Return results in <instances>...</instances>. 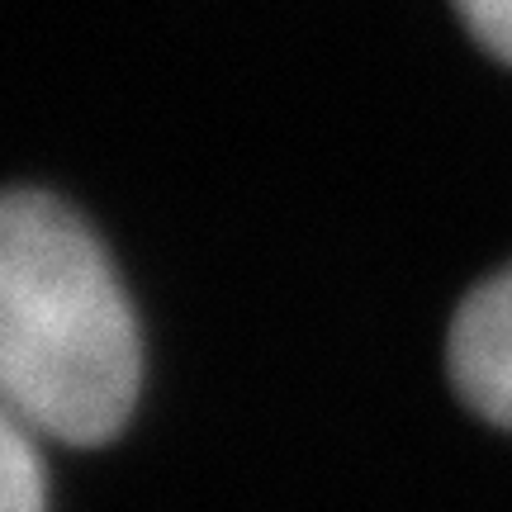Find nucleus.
<instances>
[{
  "label": "nucleus",
  "mask_w": 512,
  "mask_h": 512,
  "mask_svg": "<svg viewBox=\"0 0 512 512\" xmlns=\"http://www.w3.org/2000/svg\"><path fill=\"white\" fill-rule=\"evenodd\" d=\"M456 10L470 34L512 67V0H456Z\"/></svg>",
  "instance_id": "20e7f679"
},
{
  "label": "nucleus",
  "mask_w": 512,
  "mask_h": 512,
  "mask_svg": "<svg viewBox=\"0 0 512 512\" xmlns=\"http://www.w3.org/2000/svg\"><path fill=\"white\" fill-rule=\"evenodd\" d=\"M0 512H48L43 465L24 422L0 408Z\"/></svg>",
  "instance_id": "7ed1b4c3"
},
{
  "label": "nucleus",
  "mask_w": 512,
  "mask_h": 512,
  "mask_svg": "<svg viewBox=\"0 0 512 512\" xmlns=\"http://www.w3.org/2000/svg\"><path fill=\"white\" fill-rule=\"evenodd\" d=\"M138 323L110 256L43 190H0V408L67 446L124 432Z\"/></svg>",
  "instance_id": "f257e3e1"
},
{
  "label": "nucleus",
  "mask_w": 512,
  "mask_h": 512,
  "mask_svg": "<svg viewBox=\"0 0 512 512\" xmlns=\"http://www.w3.org/2000/svg\"><path fill=\"white\" fill-rule=\"evenodd\" d=\"M446 370L479 418L512 432V266L465 294L451 318Z\"/></svg>",
  "instance_id": "f03ea898"
}]
</instances>
